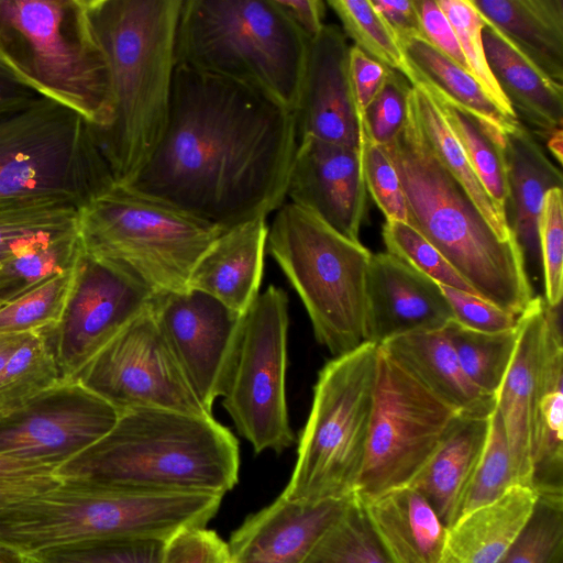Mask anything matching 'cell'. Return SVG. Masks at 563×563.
<instances>
[{"label":"cell","mask_w":563,"mask_h":563,"mask_svg":"<svg viewBox=\"0 0 563 563\" xmlns=\"http://www.w3.org/2000/svg\"><path fill=\"white\" fill-rule=\"evenodd\" d=\"M294 112L246 85L176 65L163 136L128 190L223 230L286 201Z\"/></svg>","instance_id":"6da1fadb"},{"label":"cell","mask_w":563,"mask_h":563,"mask_svg":"<svg viewBox=\"0 0 563 563\" xmlns=\"http://www.w3.org/2000/svg\"><path fill=\"white\" fill-rule=\"evenodd\" d=\"M183 0H88L112 95L109 124L95 131L118 186L128 185L165 131Z\"/></svg>","instance_id":"7a4b0ae2"},{"label":"cell","mask_w":563,"mask_h":563,"mask_svg":"<svg viewBox=\"0 0 563 563\" xmlns=\"http://www.w3.org/2000/svg\"><path fill=\"white\" fill-rule=\"evenodd\" d=\"M233 433L212 416L139 408L55 470L59 479L161 494L224 496L239 482Z\"/></svg>","instance_id":"3957f363"},{"label":"cell","mask_w":563,"mask_h":563,"mask_svg":"<svg viewBox=\"0 0 563 563\" xmlns=\"http://www.w3.org/2000/svg\"><path fill=\"white\" fill-rule=\"evenodd\" d=\"M399 176L409 221L475 295L519 318L532 299L523 255L501 240L468 194L441 164L422 130L411 91L400 133L384 146Z\"/></svg>","instance_id":"277c9868"},{"label":"cell","mask_w":563,"mask_h":563,"mask_svg":"<svg viewBox=\"0 0 563 563\" xmlns=\"http://www.w3.org/2000/svg\"><path fill=\"white\" fill-rule=\"evenodd\" d=\"M222 496L161 494L60 479L0 511V542L33 556L48 549L106 540L167 541L207 527Z\"/></svg>","instance_id":"5b68a950"},{"label":"cell","mask_w":563,"mask_h":563,"mask_svg":"<svg viewBox=\"0 0 563 563\" xmlns=\"http://www.w3.org/2000/svg\"><path fill=\"white\" fill-rule=\"evenodd\" d=\"M0 66L37 96L81 115L95 131L109 124L108 62L88 0H0Z\"/></svg>","instance_id":"8992f818"},{"label":"cell","mask_w":563,"mask_h":563,"mask_svg":"<svg viewBox=\"0 0 563 563\" xmlns=\"http://www.w3.org/2000/svg\"><path fill=\"white\" fill-rule=\"evenodd\" d=\"M308 43L275 0H183L175 59L252 87L294 112Z\"/></svg>","instance_id":"52a82bcc"},{"label":"cell","mask_w":563,"mask_h":563,"mask_svg":"<svg viewBox=\"0 0 563 563\" xmlns=\"http://www.w3.org/2000/svg\"><path fill=\"white\" fill-rule=\"evenodd\" d=\"M266 249L301 299L317 341L333 357L367 342L369 250L289 201L275 211Z\"/></svg>","instance_id":"ba28073f"},{"label":"cell","mask_w":563,"mask_h":563,"mask_svg":"<svg viewBox=\"0 0 563 563\" xmlns=\"http://www.w3.org/2000/svg\"><path fill=\"white\" fill-rule=\"evenodd\" d=\"M84 251L155 297L189 289L195 266L225 231L115 185L79 209Z\"/></svg>","instance_id":"9c48e42d"},{"label":"cell","mask_w":563,"mask_h":563,"mask_svg":"<svg viewBox=\"0 0 563 563\" xmlns=\"http://www.w3.org/2000/svg\"><path fill=\"white\" fill-rule=\"evenodd\" d=\"M377 361L378 345L366 342L321 368L284 498L319 503L354 494L372 420Z\"/></svg>","instance_id":"30bf717a"},{"label":"cell","mask_w":563,"mask_h":563,"mask_svg":"<svg viewBox=\"0 0 563 563\" xmlns=\"http://www.w3.org/2000/svg\"><path fill=\"white\" fill-rule=\"evenodd\" d=\"M115 185L78 113L43 97L0 113V199L57 197L80 209Z\"/></svg>","instance_id":"8fae6325"},{"label":"cell","mask_w":563,"mask_h":563,"mask_svg":"<svg viewBox=\"0 0 563 563\" xmlns=\"http://www.w3.org/2000/svg\"><path fill=\"white\" fill-rule=\"evenodd\" d=\"M459 417L378 346L372 420L353 495L366 503L410 485Z\"/></svg>","instance_id":"7c38bea8"},{"label":"cell","mask_w":563,"mask_h":563,"mask_svg":"<svg viewBox=\"0 0 563 563\" xmlns=\"http://www.w3.org/2000/svg\"><path fill=\"white\" fill-rule=\"evenodd\" d=\"M288 296L271 285L245 313L222 406L255 454H279L296 439L286 400Z\"/></svg>","instance_id":"4fadbf2b"},{"label":"cell","mask_w":563,"mask_h":563,"mask_svg":"<svg viewBox=\"0 0 563 563\" xmlns=\"http://www.w3.org/2000/svg\"><path fill=\"white\" fill-rule=\"evenodd\" d=\"M75 380L108 401L119 413L154 408L212 416L191 388L153 307L117 334Z\"/></svg>","instance_id":"5bb4252c"},{"label":"cell","mask_w":563,"mask_h":563,"mask_svg":"<svg viewBox=\"0 0 563 563\" xmlns=\"http://www.w3.org/2000/svg\"><path fill=\"white\" fill-rule=\"evenodd\" d=\"M156 297L129 275L85 251L58 321L37 332L56 363L60 382L78 373Z\"/></svg>","instance_id":"9a60e30c"},{"label":"cell","mask_w":563,"mask_h":563,"mask_svg":"<svg viewBox=\"0 0 563 563\" xmlns=\"http://www.w3.org/2000/svg\"><path fill=\"white\" fill-rule=\"evenodd\" d=\"M119 411L77 380L0 411V454L56 470L104 437Z\"/></svg>","instance_id":"2e32d148"},{"label":"cell","mask_w":563,"mask_h":563,"mask_svg":"<svg viewBox=\"0 0 563 563\" xmlns=\"http://www.w3.org/2000/svg\"><path fill=\"white\" fill-rule=\"evenodd\" d=\"M153 312L191 388L212 413L225 393L245 314L197 289L158 296Z\"/></svg>","instance_id":"e0dca14e"},{"label":"cell","mask_w":563,"mask_h":563,"mask_svg":"<svg viewBox=\"0 0 563 563\" xmlns=\"http://www.w3.org/2000/svg\"><path fill=\"white\" fill-rule=\"evenodd\" d=\"M350 47L342 29L324 24L309 40L294 118L298 141L313 137L363 148L365 133L349 69Z\"/></svg>","instance_id":"ac0fdd59"},{"label":"cell","mask_w":563,"mask_h":563,"mask_svg":"<svg viewBox=\"0 0 563 563\" xmlns=\"http://www.w3.org/2000/svg\"><path fill=\"white\" fill-rule=\"evenodd\" d=\"M363 148L303 137L298 141L286 199L360 242L366 213Z\"/></svg>","instance_id":"d6986e66"},{"label":"cell","mask_w":563,"mask_h":563,"mask_svg":"<svg viewBox=\"0 0 563 563\" xmlns=\"http://www.w3.org/2000/svg\"><path fill=\"white\" fill-rule=\"evenodd\" d=\"M454 320L439 284L401 258L373 254L367 277V342L443 330Z\"/></svg>","instance_id":"ffe728a7"},{"label":"cell","mask_w":563,"mask_h":563,"mask_svg":"<svg viewBox=\"0 0 563 563\" xmlns=\"http://www.w3.org/2000/svg\"><path fill=\"white\" fill-rule=\"evenodd\" d=\"M352 496L303 503L280 495L231 533L230 563H305L343 516Z\"/></svg>","instance_id":"44dd1931"},{"label":"cell","mask_w":563,"mask_h":563,"mask_svg":"<svg viewBox=\"0 0 563 563\" xmlns=\"http://www.w3.org/2000/svg\"><path fill=\"white\" fill-rule=\"evenodd\" d=\"M545 312L544 300L534 297L519 316L518 342L496 398L517 485L527 487L531 483V432L544 349Z\"/></svg>","instance_id":"7402d4cb"},{"label":"cell","mask_w":563,"mask_h":563,"mask_svg":"<svg viewBox=\"0 0 563 563\" xmlns=\"http://www.w3.org/2000/svg\"><path fill=\"white\" fill-rule=\"evenodd\" d=\"M507 198L504 211L526 266L541 265L540 224L545 195L562 188L561 169L521 123L505 135Z\"/></svg>","instance_id":"603a6c76"},{"label":"cell","mask_w":563,"mask_h":563,"mask_svg":"<svg viewBox=\"0 0 563 563\" xmlns=\"http://www.w3.org/2000/svg\"><path fill=\"white\" fill-rule=\"evenodd\" d=\"M267 218L225 230L195 266L189 288L245 314L258 297L266 251Z\"/></svg>","instance_id":"cb8c5ba5"},{"label":"cell","mask_w":563,"mask_h":563,"mask_svg":"<svg viewBox=\"0 0 563 563\" xmlns=\"http://www.w3.org/2000/svg\"><path fill=\"white\" fill-rule=\"evenodd\" d=\"M482 38L488 67L519 122L543 140L561 130L562 84L544 74L486 19Z\"/></svg>","instance_id":"d4e9b609"},{"label":"cell","mask_w":563,"mask_h":563,"mask_svg":"<svg viewBox=\"0 0 563 563\" xmlns=\"http://www.w3.org/2000/svg\"><path fill=\"white\" fill-rule=\"evenodd\" d=\"M563 344L556 309L547 306L545 338L531 432V483L537 495H563Z\"/></svg>","instance_id":"484cf974"},{"label":"cell","mask_w":563,"mask_h":563,"mask_svg":"<svg viewBox=\"0 0 563 563\" xmlns=\"http://www.w3.org/2000/svg\"><path fill=\"white\" fill-rule=\"evenodd\" d=\"M378 346L461 417L489 418L495 411L496 397L467 378L444 330L404 334Z\"/></svg>","instance_id":"4316f807"},{"label":"cell","mask_w":563,"mask_h":563,"mask_svg":"<svg viewBox=\"0 0 563 563\" xmlns=\"http://www.w3.org/2000/svg\"><path fill=\"white\" fill-rule=\"evenodd\" d=\"M489 418L459 417L435 452L411 482L449 529L462 505L482 457Z\"/></svg>","instance_id":"83f0119b"},{"label":"cell","mask_w":563,"mask_h":563,"mask_svg":"<svg viewBox=\"0 0 563 563\" xmlns=\"http://www.w3.org/2000/svg\"><path fill=\"white\" fill-rule=\"evenodd\" d=\"M537 498L530 487L514 485L494 501L464 514L448 529L440 563H501Z\"/></svg>","instance_id":"f1b7e54d"},{"label":"cell","mask_w":563,"mask_h":563,"mask_svg":"<svg viewBox=\"0 0 563 563\" xmlns=\"http://www.w3.org/2000/svg\"><path fill=\"white\" fill-rule=\"evenodd\" d=\"M364 505L396 563H440L448 528L417 488L402 486Z\"/></svg>","instance_id":"f546056e"},{"label":"cell","mask_w":563,"mask_h":563,"mask_svg":"<svg viewBox=\"0 0 563 563\" xmlns=\"http://www.w3.org/2000/svg\"><path fill=\"white\" fill-rule=\"evenodd\" d=\"M550 78L563 79V0H471Z\"/></svg>","instance_id":"4dcf8cb0"},{"label":"cell","mask_w":563,"mask_h":563,"mask_svg":"<svg viewBox=\"0 0 563 563\" xmlns=\"http://www.w3.org/2000/svg\"><path fill=\"white\" fill-rule=\"evenodd\" d=\"M400 47L409 66L411 86L422 84L440 98L466 110L503 139L520 123L506 115L468 71L422 36L410 37L400 43Z\"/></svg>","instance_id":"1f68e13d"},{"label":"cell","mask_w":563,"mask_h":563,"mask_svg":"<svg viewBox=\"0 0 563 563\" xmlns=\"http://www.w3.org/2000/svg\"><path fill=\"white\" fill-rule=\"evenodd\" d=\"M411 98L422 130L438 159L468 194L496 234L504 241L515 239L504 210L494 202L478 179L433 93L422 84L416 82L411 87Z\"/></svg>","instance_id":"d6a6232c"},{"label":"cell","mask_w":563,"mask_h":563,"mask_svg":"<svg viewBox=\"0 0 563 563\" xmlns=\"http://www.w3.org/2000/svg\"><path fill=\"white\" fill-rule=\"evenodd\" d=\"M79 208L57 197L0 199V264L21 250L78 228Z\"/></svg>","instance_id":"836d02e7"},{"label":"cell","mask_w":563,"mask_h":563,"mask_svg":"<svg viewBox=\"0 0 563 563\" xmlns=\"http://www.w3.org/2000/svg\"><path fill=\"white\" fill-rule=\"evenodd\" d=\"M84 252L78 228L34 243L0 264V308L73 269Z\"/></svg>","instance_id":"e575fe53"},{"label":"cell","mask_w":563,"mask_h":563,"mask_svg":"<svg viewBox=\"0 0 563 563\" xmlns=\"http://www.w3.org/2000/svg\"><path fill=\"white\" fill-rule=\"evenodd\" d=\"M444 332L467 378L483 393L497 398L518 342V323L501 332H478L452 320Z\"/></svg>","instance_id":"d590c367"},{"label":"cell","mask_w":563,"mask_h":563,"mask_svg":"<svg viewBox=\"0 0 563 563\" xmlns=\"http://www.w3.org/2000/svg\"><path fill=\"white\" fill-rule=\"evenodd\" d=\"M433 96L478 179L494 202L504 210L507 198L505 139L493 133L466 110L435 93Z\"/></svg>","instance_id":"8d00e7d4"},{"label":"cell","mask_w":563,"mask_h":563,"mask_svg":"<svg viewBox=\"0 0 563 563\" xmlns=\"http://www.w3.org/2000/svg\"><path fill=\"white\" fill-rule=\"evenodd\" d=\"M305 563H396L355 495Z\"/></svg>","instance_id":"74e56055"},{"label":"cell","mask_w":563,"mask_h":563,"mask_svg":"<svg viewBox=\"0 0 563 563\" xmlns=\"http://www.w3.org/2000/svg\"><path fill=\"white\" fill-rule=\"evenodd\" d=\"M60 383L58 369L41 334L25 333L0 373V411L11 410Z\"/></svg>","instance_id":"f35d334b"},{"label":"cell","mask_w":563,"mask_h":563,"mask_svg":"<svg viewBox=\"0 0 563 563\" xmlns=\"http://www.w3.org/2000/svg\"><path fill=\"white\" fill-rule=\"evenodd\" d=\"M339 18L342 31L355 47L407 79L409 66L394 34L369 0H328Z\"/></svg>","instance_id":"ab89813d"},{"label":"cell","mask_w":563,"mask_h":563,"mask_svg":"<svg viewBox=\"0 0 563 563\" xmlns=\"http://www.w3.org/2000/svg\"><path fill=\"white\" fill-rule=\"evenodd\" d=\"M501 563H563V495H538Z\"/></svg>","instance_id":"60d3db41"},{"label":"cell","mask_w":563,"mask_h":563,"mask_svg":"<svg viewBox=\"0 0 563 563\" xmlns=\"http://www.w3.org/2000/svg\"><path fill=\"white\" fill-rule=\"evenodd\" d=\"M74 268L47 279L1 307L0 334L35 332L56 323L67 300Z\"/></svg>","instance_id":"b9f144b4"},{"label":"cell","mask_w":563,"mask_h":563,"mask_svg":"<svg viewBox=\"0 0 563 563\" xmlns=\"http://www.w3.org/2000/svg\"><path fill=\"white\" fill-rule=\"evenodd\" d=\"M514 485H517V481L512 460L504 424L496 408L490 417L487 441L466 492L460 517L494 501Z\"/></svg>","instance_id":"7bdbcfd3"},{"label":"cell","mask_w":563,"mask_h":563,"mask_svg":"<svg viewBox=\"0 0 563 563\" xmlns=\"http://www.w3.org/2000/svg\"><path fill=\"white\" fill-rule=\"evenodd\" d=\"M437 2L455 32L471 75L506 115L517 119L488 67L483 46L484 19L481 13L471 0H437Z\"/></svg>","instance_id":"ee69618b"},{"label":"cell","mask_w":563,"mask_h":563,"mask_svg":"<svg viewBox=\"0 0 563 563\" xmlns=\"http://www.w3.org/2000/svg\"><path fill=\"white\" fill-rule=\"evenodd\" d=\"M382 236L388 253L401 258L440 286L475 295L444 256L409 223L385 221Z\"/></svg>","instance_id":"f6af8a7d"},{"label":"cell","mask_w":563,"mask_h":563,"mask_svg":"<svg viewBox=\"0 0 563 563\" xmlns=\"http://www.w3.org/2000/svg\"><path fill=\"white\" fill-rule=\"evenodd\" d=\"M165 541L106 540L53 548L31 556L34 563H161Z\"/></svg>","instance_id":"bcb514c9"},{"label":"cell","mask_w":563,"mask_h":563,"mask_svg":"<svg viewBox=\"0 0 563 563\" xmlns=\"http://www.w3.org/2000/svg\"><path fill=\"white\" fill-rule=\"evenodd\" d=\"M411 87L401 73L388 70L382 88L363 113L367 141L386 146L400 133L408 117Z\"/></svg>","instance_id":"7dc6e473"},{"label":"cell","mask_w":563,"mask_h":563,"mask_svg":"<svg viewBox=\"0 0 563 563\" xmlns=\"http://www.w3.org/2000/svg\"><path fill=\"white\" fill-rule=\"evenodd\" d=\"M541 269L545 305L560 307L563 297V191L550 189L544 199L540 224Z\"/></svg>","instance_id":"c3c4849f"},{"label":"cell","mask_w":563,"mask_h":563,"mask_svg":"<svg viewBox=\"0 0 563 563\" xmlns=\"http://www.w3.org/2000/svg\"><path fill=\"white\" fill-rule=\"evenodd\" d=\"M363 172L366 190L386 221H409L408 208L399 176L384 146L365 139Z\"/></svg>","instance_id":"681fc988"},{"label":"cell","mask_w":563,"mask_h":563,"mask_svg":"<svg viewBox=\"0 0 563 563\" xmlns=\"http://www.w3.org/2000/svg\"><path fill=\"white\" fill-rule=\"evenodd\" d=\"M161 563H230L228 542L207 527L184 529L165 541Z\"/></svg>","instance_id":"f907efd6"},{"label":"cell","mask_w":563,"mask_h":563,"mask_svg":"<svg viewBox=\"0 0 563 563\" xmlns=\"http://www.w3.org/2000/svg\"><path fill=\"white\" fill-rule=\"evenodd\" d=\"M440 287L454 320L464 328L494 333L512 329L518 323L517 317L474 294L446 286Z\"/></svg>","instance_id":"816d5d0a"},{"label":"cell","mask_w":563,"mask_h":563,"mask_svg":"<svg viewBox=\"0 0 563 563\" xmlns=\"http://www.w3.org/2000/svg\"><path fill=\"white\" fill-rule=\"evenodd\" d=\"M413 4L419 19L421 36L444 56L470 73L455 32L437 0H413Z\"/></svg>","instance_id":"f5cc1de1"},{"label":"cell","mask_w":563,"mask_h":563,"mask_svg":"<svg viewBox=\"0 0 563 563\" xmlns=\"http://www.w3.org/2000/svg\"><path fill=\"white\" fill-rule=\"evenodd\" d=\"M349 69L354 100L363 120L364 111L382 88L389 68L351 45Z\"/></svg>","instance_id":"db71d44e"},{"label":"cell","mask_w":563,"mask_h":563,"mask_svg":"<svg viewBox=\"0 0 563 563\" xmlns=\"http://www.w3.org/2000/svg\"><path fill=\"white\" fill-rule=\"evenodd\" d=\"M369 1L385 21L399 45L410 37L421 36V29L413 0Z\"/></svg>","instance_id":"11a10c76"},{"label":"cell","mask_w":563,"mask_h":563,"mask_svg":"<svg viewBox=\"0 0 563 563\" xmlns=\"http://www.w3.org/2000/svg\"><path fill=\"white\" fill-rule=\"evenodd\" d=\"M289 21L309 40L324 26L327 2L323 0H275Z\"/></svg>","instance_id":"9f6ffc18"},{"label":"cell","mask_w":563,"mask_h":563,"mask_svg":"<svg viewBox=\"0 0 563 563\" xmlns=\"http://www.w3.org/2000/svg\"><path fill=\"white\" fill-rule=\"evenodd\" d=\"M59 481L55 474L20 479H0V511L47 490Z\"/></svg>","instance_id":"6f0895ef"},{"label":"cell","mask_w":563,"mask_h":563,"mask_svg":"<svg viewBox=\"0 0 563 563\" xmlns=\"http://www.w3.org/2000/svg\"><path fill=\"white\" fill-rule=\"evenodd\" d=\"M37 97L0 66V113L25 106Z\"/></svg>","instance_id":"680465c9"},{"label":"cell","mask_w":563,"mask_h":563,"mask_svg":"<svg viewBox=\"0 0 563 563\" xmlns=\"http://www.w3.org/2000/svg\"><path fill=\"white\" fill-rule=\"evenodd\" d=\"M52 474H55V470L52 467L0 454V479H20Z\"/></svg>","instance_id":"91938a15"},{"label":"cell","mask_w":563,"mask_h":563,"mask_svg":"<svg viewBox=\"0 0 563 563\" xmlns=\"http://www.w3.org/2000/svg\"><path fill=\"white\" fill-rule=\"evenodd\" d=\"M25 333L22 334H0V373L2 372L7 361L22 342Z\"/></svg>","instance_id":"94428289"},{"label":"cell","mask_w":563,"mask_h":563,"mask_svg":"<svg viewBox=\"0 0 563 563\" xmlns=\"http://www.w3.org/2000/svg\"><path fill=\"white\" fill-rule=\"evenodd\" d=\"M0 563H34L33 559L0 542Z\"/></svg>","instance_id":"6125c7cd"},{"label":"cell","mask_w":563,"mask_h":563,"mask_svg":"<svg viewBox=\"0 0 563 563\" xmlns=\"http://www.w3.org/2000/svg\"><path fill=\"white\" fill-rule=\"evenodd\" d=\"M562 129L552 133L547 141V148L551 152L559 165L562 164Z\"/></svg>","instance_id":"be15d7a7"}]
</instances>
